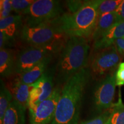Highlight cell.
<instances>
[{"label": "cell", "mask_w": 124, "mask_h": 124, "mask_svg": "<svg viewBox=\"0 0 124 124\" xmlns=\"http://www.w3.org/2000/svg\"><path fill=\"white\" fill-rule=\"evenodd\" d=\"M116 86H122L124 85V62L119 64L116 72Z\"/></svg>", "instance_id": "24"}, {"label": "cell", "mask_w": 124, "mask_h": 124, "mask_svg": "<svg viewBox=\"0 0 124 124\" xmlns=\"http://www.w3.org/2000/svg\"><path fill=\"white\" fill-rule=\"evenodd\" d=\"M106 124H124V104L120 98L114 105L110 116Z\"/></svg>", "instance_id": "19"}, {"label": "cell", "mask_w": 124, "mask_h": 124, "mask_svg": "<svg viewBox=\"0 0 124 124\" xmlns=\"http://www.w3.org/2000/svg\"><path fill=\"white\" fill-rule=\"evenodd\" d=\"M63 14V9L59 1L35 0L22 16L24 25L35 26L52 21Z\"/></svg>", "instance_id": "6"}, {"label": "cell", "mask_w": 124, "mask_h": 124, "mask_svg": "<svg viewBox=\"0 0 124 124\" xmlns=\"http://www.w3.org/2000/svg\"><path fill=\"white\" fill-rule=\"evenodd\" d=\"M26 109L13 101L0 124H25Z\"/></svg>", "instance_id": "17"}, {"label": "cell", "mask_w": 124, "mask_h": 124, "mask_svg": "<svg viewBox=\"0 0 124 124\" xmlns=\"http://www.w3.org/2000/svg\"><path fill=\"white\" fill-rule=\"evenodd\" d=\"M63 46H24L17 54L15 75H20L46 59L53 58L60 53Z\"/></svg>", "instance_id": "7"}, {"label": "cell", "mask_w": 124, "mask_h": 124, "mask_svg": "<svg viewBox=\"0 0 124 124\" xmlns=\"http://www.w3.org/2000/svg\"><path fill=\"white\" fill-rule=\"evenodd\" d=\"M13 101V98L10 91L1 80L0 86V122L2 121L8 108Z\"/></svg>", "instance_id": "18"}, {"label": "cell", "mask_w": 124, "mask_h": 124, "mask_svg": "<svg viewBox=\"0 0 124 124\" xmlns=\"http://www.w3.org/2000/svg\"><path fill=\"white\" fill-rule=\"evenodd\" d=\"M69 38L59 33L49 22L35 26L24 25L19 39L27 46H63Z\"/></svg>", "instance_id": "4"}, {"label": "cell", "mask_w": 124, "mask_h": 124, "mask_svg": "<svg viewBox=\"0 0 124 124\" xmlns=\"http://www.w3.org/2000/svg\"><path fill=\"white\" fill-rule=\"evenodd\" d=\"M124 37V22L118 23L113 25L104 35L94 41L93 50L97 51L114 45L116 40Z\"/></svg>", "instance_id": "12"}, {"label": "cell", "mask_w": 124, "mask_h": 124, "mask_svg": "<svg viewBox=\"0 0 124 124\" xmlns=\"http://www.w3.org/2000/svg\"><path fill=\"white\" fill-rule=\"evenodd\" d=\"M62 89L60 86H56L48 98L28 108L29 124H51L55 116Z\"/></svg>", "instance_id": "9"}, {"label": "cell", "mask_w": 124, "mask_h": 124, "mask_svg": "<svg viewBox=\"0 0 124 124\" xmlns=\"http://www.w3.org/2000/svg\"><path fill=\"white\" fill-rule=\"evenodd\" d=\"M90 74L85 68L71 78L62 87L55 116L51 124H78L79 123L83 93Z\"/></svg>", "instance_id": "1"}, {"label": "cell", "mask_w": 124, "mask_h": 124, "mask_svg": "<svg viewBox=\"0 0 124 124\" xmlns=\"http://www.w3.org/2000/svg\"><path fill=\"white\" fill-rule=\"evenodd\" d=\"M122 1V0H101L98 10V16L114 12Z\"/></svg>", "instance_id": "20"}, {"label": "cell", "mask_w": 124, "mask_h": 124, "mask_svg": "<svg viewBox=\"0 0 124 124\" xmlns=\"http://www.w3.org/2000/svg\"><path fill=\"white\" fill-rule=\"evenodd\" d=\"M6 86L12 94L14 101L25 109L28 108L30 86L22 83L16 77L8 82Z\"/></svg>", "instance_id": "11"}, {"label": "cell", "mask_w": 124, "mask_h": 124, "mask_svg": "<svg viewBox=\"0 0 124 124\" xmlns=\"http://www.w3.org/2000/svg\"><path fill=\"white\" fill-rule=\"evenodd\" d=\"M12 42L3 32L0 31V48H7Z\"/></svg>", "instance_id": "27"}, {"label": "cell", "mask_w": 124, "mask_h": 124, "mask_svg": "<svg viewBox=\"0 0 124 124\" xmlns=\"http://www.w3.org/2000/svg\"><path fill=\"white\" fill-rule=\"evenodd\" d=\"M113 106L109 109L101 113L97 117L88 120L82 121L78 124H106L112 112Z\"/></svg>", "instance_id": "22"}, {"label": "cell", "mask_w": 124, "mask_h": 124, "mask_svg": "<svg viewBox=\"0 0 124 124\" xmlns=\"http://www.w3.org/2000/svg\"><path fill=\"white\" fill-rule=\"evenodd\" d=\"M93 52L90 56L88 69L91 77L99 80L116 72L124 56L114 45Z\"/></svg>", "instance_id": "5"}, {"label": "cell", "mask_w": 124, "mask_h": 124, "mask_svg": "<svg viewBox=\"0 0 124 124\" xmlns=\"http://www.w3.org/2000/svg\"><path fill=\"white\" fill-rule=\"evenodd\" d=\"M85 1H66V5L67 8L69 10V13H75L79 9L83 4H84Z\"/></svg>", "instance_id": "25"}, {"label": "cell", "mask_w": 124, "mask_h": 124, "mask_svg": "<svg viewBox=\"0 0 124 124\" xmlns=\"http://www.w3.org/2000/svg\"><path fill=\"white\" fill-rule=\"evenodd\" d=\"M13 11L10 0H1L0 1V19L8 17Z\"/></svg>", "instance_id": "23"}, {"label": "cell", "mask_w": 124, "mask_h": 124, "mask_svg": "<svg viewBox=\"0 0 124 124\" xmlns=\"http://www.w3.org/2000/svg\"><path fill=\"white\" fill-rule=\"evenodd\" d=\"M28 108H32L46 100L54 90V77L49 72L44 75L33 84L30 85Z\"/></svg>", "instance_id": "10"}, {"label": "cell", "mask_w": 124, "mask_h": 124, "mask_svg": "<svg viewBox=\"0 0 124 124\" xmlns=\"http://www.w3.org/2000/svg\"><path fill=\"white\" fill-rule=\"evenodd\" d=\"M114 46H116L120 53L124 56V37L116 40L114 43Z\"/></svg>", "instance_id": "28"}, {"label": "cell", "mask_w": 124, "mask_h": 124, "mask_svg": "<svg viewBox=\"0 0 124 124\" xmlns=\"http://www.w3.org/2000/svg\"><path fill=\"white\" fill-rule=\"evenodd\" d=\"M116 24H117V20L115 12L98 16L90 39L93 40V42L96 41Z\"/></svg>", "instance_id": "16"}, {"label": "cell", "mask_w": 124, "mask_h": 124, "mask_svg": "<svg viewBox=\"0 0 124 124\" xmlns=\"http://www.w3.org/2000/svg\"><path fill=\"white\" fill-rule=\"evenodd\" d=\"M17 52L14 49H0V74L1 77L8 78L15 75Z\"/></svg>", "instance_id": "14"}, {"label": "cell", "mask_w": 124, "mask_h": 124, "mask_svg": "<svg viewBox=\"0 0 124 124\" xmlns=\"http://www.w3.org/2000/svg\"><path fill=\"white\" fill-rule=\"evenodd\" d=\"M52 59V58L46 59L23 73L16 76L22 83L30 86L35 83L46 73V67Z\"/></svg>", "instance_id": "15"}, {"label": "cell", "mask_w": 124, "mask_h": 124, "mask_svg": "<svg viewBox=\"0 0 124 124\" xmlns=\"http://www.w3.org/2000/svg\"><path fill=\"white\" fill-rule=\"evenodd\" d=\"M34 0H12L11 4L13 12L16 15H22L34 2Z\"/></svg>", "instance_id": "21"}, {"label": "cell", "mask_w": 124, "mask_h": 124, "mask_svg": "<svg viewBox=\"0 0 124 124\" xmlns=\"http://www.w3.org/2000/svg\"><path fill=\"white\" fill-rule=\"evenodd\" d=\"M117 23L124 22V0H122L115 12Z\"/></svg>", "instance_id": "26"}, {"label": "cell", "mask_w": 124, "mask_h": 124, "mask_svg": "<svg viewBox=\"0 0 124 124\" xmlns=\"http://www.w3.org/2000/svg\"><path fill=\"white\" fill-rule=\"evenodd\" d=\"M23 26L22 15H10L8 17L0 19V31L4 32L12 42L19 38Z\"/></svg>", "instance_id": "13"}, {"label": "cell", "mask_w": 124, "mask_h": 124, "mask_svg": "<svg viewBox=\"0 0 124 124\" xmlns=\"http://www.w3.org/2000/svg\"><path fill=\"white\" fill-rule=\"evenodd\" d=\"M116 87V72L100 80L93 93V108L100 114L114 106Z\"/></svg>", "instance_id": "8"}, {"label": "cell", "mask_w": 124, "mask_h": 124, "mask_svg": "<svg viewBox=\"0 0 124 124\" xmlns=\"http://www.w3.org/2000/svg\"><path fill=\"white\" fill-rule=\"evenodd\" d=\"M89 39L70 37L60 52L54 71L57 86L64 85L71 78L87 67L90 59Z\"/></svg>", "instance_id": "2"}, {"label": "cell", "mask_w": 124, "mask_h": 124, "mask_svg": "<svg viewBox=\"0 0 124 124\" xmlns=\"http://www.w3.org/2000/svg\"><path fill=\"white\" fill-rule=\"evenodd\" d=\"M101 0L85 1L75 13H64L49 21L59 32L69 38H91L98 17V7Z\"/></svg>", "instance_id": "3"}]
</instances>
